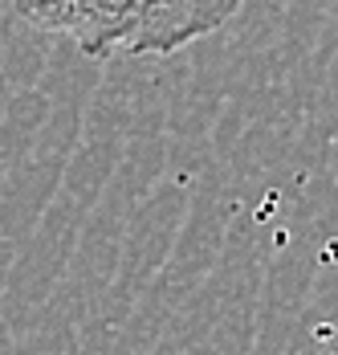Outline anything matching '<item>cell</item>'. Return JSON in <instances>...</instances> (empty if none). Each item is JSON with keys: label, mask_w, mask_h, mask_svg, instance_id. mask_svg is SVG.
Listing matches in <instances>:
<instances>
[{"label": "cell", "mask_w": 338, "mask_h": 355, "mask_svg": "<svg viewBox=\"0 0 338 355\" xmlns=\"http://www.w3.org/2000/svg\"><path fill=\"white\" fill-rule=\"evenodd\" d=\"M29 29L62 37L78 53L168 58L220 33L244 0H4Z\"/></svg>", "instance_id": "6da1fadb"}]
</instances>
